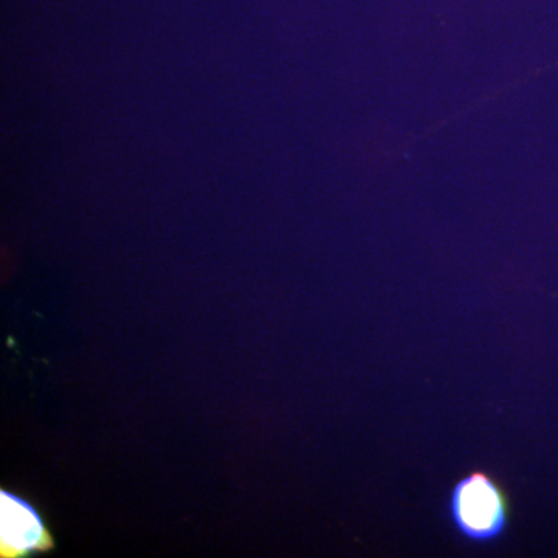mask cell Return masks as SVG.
I'll list each match as a JSON object with an SVG mask.
<instances>
[{"label":"cell","instance_id":"cell-1","mask_svg":"<svg viewBox=\"0 0 558 558\" xmlns=\"http://www.w3.org/2000/svg\"><path fill=\"white\" fill-rule=\"evenodd\" d=\"M451 523L462 538L492 543L508 531L510 501L494 476L475 470L458 481L449 499Z\"/></svg>","mask_w":558,"mask_h":558},{"label":"cell","instance_id":"cell-2","mask_svg":"<svg viewBox=\"0 0 558 558\" xmlns=\"http://www.w3.org/2000/svg\"><path fill=\"white\" fill-rule=\"evenodd\" d=\"M54 549L46 520L28 499L0 490V557L24 558Z\"/></svg>","mask_w":558,"mask_h":558}]
</instances>
